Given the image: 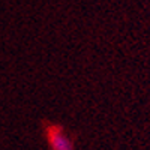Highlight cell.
I'll return each instance as SVG.
<instances>
[{"mask_svg":"<svg viewBox=\"0 0 150 150\" xmlns=\"http://www.w3.org/2000/svg\"><path fill=\"white\" fill-rule=\"evenodd\" d=\"M47 132V140L51 141V146L54 149H69L66 143L63 141H69L65 138V135H63V131H62L60 126H48L45 129Z\"/></svg>","mask_w":150,"mask_h":150,"instance_id":"6da1fadb","label":"cell"}]
</instances>
